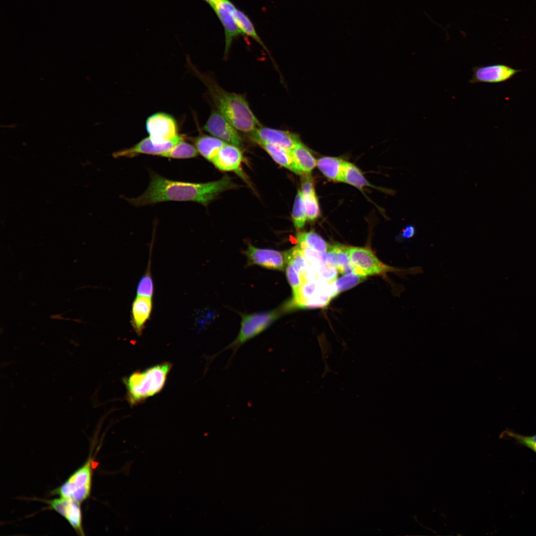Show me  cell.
Returning a JSON list of instances; mask_svg holds the SVG:
<instances>
[{
    "label": "cell",
    "mask_w": 536,
    "mask_h": 536,
    "mask_svg": "<svg viewBox=\"0 0 536 536\" xmlns=\"http://www.w3.org/2000/svg\"><path fill=\"white\" fill-rule=\"evenodd\" d=\"M500 437L513 440L516 444L528 448L536 454V434L530 436L523 435L512 429L507 428L501 433Z\"/></svg>",
    "instance_id": "obj_26"
},
{
    "label": "cell",
    "mask_w": 536,
    "mask_h": 536,
    "mask_svg": "<svg viewBox=\"0 0 536 536\" xmlns=\"http://www.w3.org/2000/svg\"><path fill=\"white\" fill-rule=\"evenodd\" d=\"M186 138V135L179 134L171 141L163 144L153 143L148 137L142 139L134 146L115 152L113 155L115 158H133L141 154L160 156L173 148L176 144Z\"/></svg>",
    "instance_id": "obj_13"
},
{
    "label": "cell",
    "mask_w": 536,
    "mask_h": 536,
    "mask_svg": "<svg viewBox=\"0 0 536 536\" xmlns=\"http://www.w3.org/2000/svg\"><path fill=\"white\" fill-rule=\"evenodd\" d=\"M290 151L298 167L304 174H310L316 166L317 161L310 149L301 142Z\"/></svg>",
    "instance_id": "obj_21"
},
{
    "label": "cell",
    "mask_w": 536,
    "mask_h": 536,
    "mask_svg": "<svg viewBox=\"0 0 536 536\" xmlns=\"http://www.w3.org/2000/svg\"><path fill=\"white\" fill-rule=\"evenodd\" d=\"M231 12L235 20L243 35H246L251 37L269 54V52L268 48L257 33L254 24L249 17L243 11L238 9L235 5L232 8Z\"/></svg>",
    "instance_id": "obj_22"
},
{
    "label": "cell",
    "mask_w": 536,
    "mask_h": 536,
    "mask_svg": "<svg viewBox=\"0 0 536 536\" xmlns=\"http://www.w3.org/2000/svg\"><path fill=\"white\" fill-rule=\"evenodd\" d=\"M250 134L251 139L257 144L267 143L290 151L301 142L297 134L287 131L262 126Z\"/></svg>",
    "instance_id": "obj_8"
},
{
    "label": "cell",
    "mask_w": 536,
    "mask_h": 536,
    "mask_svg": "<svg viewBox=\"0 0 536 536\" xmlns=\"http://www.w3.org/2000/svg\"><path fill=\"white\" fill-rule=\"evenodd\" d=\"M150 266L139 280L136 287V295L152 297L154 294V284L150 272Z\"/></svg>",
    "instance_id": "obj_30"
},
{
    "label": "cell",
    "mask_w": 536,
    "mask_h": 536,
    "mask_svg": "<svg viewBox=\"0 0 536 536\" xmlns=\"http://www.w3.org/2000/svg\"><path fill=\"white\" fill-rule=\"evenodd\" d=\"M298 245L319 252H326L329 245L320 235L314 231L299 233L296 237Z\"/></svg>",
    "instance_id": "obj_23"
},
{
    "label": "cell",
    "mask_w": 536,
    "mask_h": 536,
    "mask_svg": "<svg viewBox=\"0 0 536 536\" xmlns=\"http://www.w3.org/2000/svg\"><path fill=\"white\" fill-rule=\"evenodd\" d=\"M245 254L249 265H258L268 269L283 270L286 264L284 253L258 248L251 244H249Z\"/></svg>",
    "instance_id": "obj_14"
},
{
    "label": "cell",
    "mask_w": 536,
    "mask_h": 536,
    "mask_svg": "<svg viewBox=\"0 0 536 536\" xmlns=\"http://www.w3.org/2000/svg\"><path fill=\"white\" fill-rule=\"evenodd\" d=\"M188 61L193 72L206 87L217 111L237 130L250 134L261 126L243 95L225 90L210 74L201 73L189 59Z\"/></svg>",
    "instance_id": "obj_2"
},
{
    "label": "cell",
    "mask_w": 536,
    "mask_h": 536,
    "mask_svg": "<svg viewBox=\"0 0 536 536\" xmlns=\"http://www.w3.org/2000/svg\"><path fill=\"white\" fill-rule=\"evenodd\" d=\"M287 311L288 310L284 304L282 307L270 311L242 315L241 327L236 338L211 358L214 359L224 351L231 350V355L226 364L227 367L229 366L235 354L244 343L265 331Z\"/></svg>",
    "instance_id": "obj_4"
},
{
    "label": "cell",
    "mask_w": 536,
    "mask_h": 536,
    "mask_svg": "<svg viewBox=\"0 0 536 536\" xmlns=\"http://www.w3.org/2000/svg\"><path fill=\"white\" fill-rule=\"evenodd\" d=\"M292 219L297 229L303 228L307 219L304 198L300 190L297 192L295 198L292 211Z\"/></svg>",
    "instance_id": "obj_27"
},
{
    "label": "cell",
    "mask_w": 536,
    "mask_h": 536,
    "mask_svg": "<svg viewBox=\"0 0 536 536\" xmlns=\"http://www.w3.org/2000/svg\"><path fill=\"white\" fill-rule=\"evenodd\" d=\"M172 365L164 362L143 371H137L124 378L127 399L132 406L142 402L163 388Z\"/></svg>",
    "instance_id": "obj_3"
},
{
    "label": "cell",
    "mask_w": 536,
    "mask_h": 536,
    "mask_svg": "<svg viewBox=\"0 0 536 536\" xmlns=\"http://www.w3.org/2000/svg\"><path fill=\"white\" fill-rule=\"evenodd\" d=\"M286 272L287 278L293 291V298L291 300H295L298 296L302 280L299 273L289 264H287Z\"/></svg>",
    "instance_id": "obj_32"
},
{
    "label": "cell",
    "mask_w": 536,
    "mask_h": 536,
    "mask_svg": "<svg viewBox=\"0 0 536 536\" xmlns=\"http://www.w3.org/2000/svg\"><path fill=\"white\" fill-rule=\"evenodd\" d=\"M203 129L226 143L238 147L242 145V139L238 130L217 110L211 112Z\"/></svg>",
    "instance_id": "obj_10"
},
{
    "label": "cell",
    "mask_w": 536,
    "mask_h": 536,
    "mask_svg": "<svg viewBox=\"0 0 536 536\" xmlns=\"http://www.w3.org/2000/svg\"><path fill=\"white\" fill-rule=\"evenodd\" d=\"M234 5L230 0H220L210 5L224 28L225 57L229 52L233 40L240 35H244L232 14Z\"/></svg>",
    "instance_id": "obj_11"
},
{
    "label": "cell",
    "mask_w": 536,
    "mask_h": 536,
    "mask_svg": "<svg viewBox=\"0 0 536 536\" xmlns=\"http://www.w3.org/2000/svg\"><path fill=\"white\" fill-rule=\"evenodd\" d=\"M307 219L314 221L320 214V210L316 194L303 197Z\"/></svg>",
    "instance_id": "obj_31"
},
{
    "label": "cell",
    "mask_w": 536,
    "mask_h": 536,
    "mask_svg": "<svg viewBox=\"0 0 536 536\" xmlns=\"http://www.w3.org/2000/svg\"><path fill=\"white\" fill-rule=\"evenodd\" d=\"M152 297L136 295L131 308V325L138 335L142 334L152 310Z\"/></svg>",
    "instance_id": "obj_16"
},
{
    "label": "cell",
    "mask_w": 536,
    "mask_h": 536,
    "mask_svg": "<svg viewBox=\"0 0 536 536\" xmlns=\"http://www.w3.org/2000/svg\"><path fill=\"white\" fill-rule=\"evenodd\" d=\"M415 233V227L412 225H408L406 226L403 229H402L398 239L400 240L402 239H410L414 236Z\"/></svg>",
    "instance_id": "obj_35"
},
{
    "label": "cell",
    "mask_w": 536,
    "mask_h": 536,
    "mask_svg": "<svg viewBox=\"0 0 536 536\" xmlns=\"http://www.w3.org/2000/svg\"><path fill=\"white\" fill-rule=\"evenodd\" d=\"M345 161L335 157L326 156L319 158L317 165L320 171L328 179L343 182Z\"/></svg>",
    "instance_id": "obj_19"
},
{
    "label": "cell",
    "mask_w": 536,
    "mask_h": 536,
    "mask_svg": "<svg viewBox=\"0 0 536 536\" xmlns=\"http://www.w3.org/2000/svg\"><path fill=\"white\" fill-rule=\"evenodd\" d=\"M522 71V69H516L502 64L475 66L472 68V74L469 82L470 84L503 82L509 80Z\"/></svg>",
    "instance_id": "obj_9"
},
{
    "label": "cell",
    "mask_w": 536,
    "mask_h": 536,
    "mask_svg": "<svg viewBox=\"0 0 536 536\" xmlns=\"http://www.w3.org/2000/svg\"><path fill=\"white\" fill-rule=\"evenodd\" d=\"M145 129L151 141L156 144L166 143L179 134L175 118L164 112H157L149 116Z\"/></svg>",
    "instance_id": "obj_7"
},
{
    "label": "cell",
    "mask_w": 536,
    "mask_h": 536,
    "mask_svg": "<svg viewBox=\"0 0 536 536\" xmlns=\"http://www.w3.org/2000/svg\"><path fill=\"white\" fill-rule=\"evenodd\" d=\"M365 277L364 275L352 272L336 279L335 285L338 294L358 284L365 280Z\"/></svg>",
    "instance_id": "obj_29"
},
{
    "label": "cell",
    "mask_w": 536,
    "mask_h": 536,
    "mask_svg": "<svg viewBox=\"0 0 536 536\" xmlns=\"http://www.w3.org/2000/svg\"><path fill=\"white\" fill-rule=\"evenodd\" d=\"M258 144L278 164L295 174L301 175L304 174L298 167L291 151L267 143H259Z\"/></svg>",
    "instance_id": "obj_18"
},
{
    "label": "cell",
    "mask_w": 536,
    "mask_h": 536,
    "mask_svg": "<svg viewBox=\"0 0 536 536\" xmlns=\"http://www.w3.org/2000/svg\"><path fill=\"white\" fill-rule=\"evenodd\" d=\"M234 187L235 184L228 176L216 181L196 183L171 180L153 173L145 191L137 198L127 200L135 206L165 201H193L206 206L219 194Z\"/></svg>",
    "instance_id": "obj_1"
},
{
    "label": "cell",
    "mask_w": 536,
    "mask_h": 536,
    "mask_svg": "<svg viewBox=\"0 0 536 536\" xmlns=\"http://www.w3.org/2000/svg\"><path fill=\"white\" fill-rule=\"evenodd\" d=\"M242 159L243 155L239 147L226 143L219 150L211 162L220 170L239 173Z\"/></svg>",
    "instance_id": "obj_15"
},
{
    "label": "cell",
    "mask_w": 536,
    "mask_h": 536,
    "mask_svg": "<svg viewBox=\"0 0 536 536\" xmlns=\"http://www.w3.org/2000/svg\"><path fill=\"white\" fill-rule=\"evenodd\" d=\"M185 139L168 151L161 154L160 156L173 159H187L196 157L199 152L195 146L185 141Z\"/></svg>",
    "instance_id": "obj_25"
},
{
    "label": "cell",
    "mask_w": 536,
    "mask_h": 536,
    "mask_svg": "<svg viewBox=\"0 0 536 536\" xmlns=\"http://www.w3.org/2000/svg\"><path fill=\"white\" fill-rule=\"evenodd\" d=\"M343 182L352 185L360 190L365 186L373 187L355 165L346 161L344 165Z\"/></svg>",
    "instance_id": "obj_24"
},
{
    "label": "cell",
    "mask_w": 536,
    "mask_h": 536,
    "mask_svg": "<svg viewBox=\"0 0 536 536\" xmlns=\"http://www.w3.org/2000/svg\"><path fill=\"white\" fill-rule=\"evenodd\" d=\"M192 140L199 153L210 162L221 147L226 143L215 136L206 134L200 135Z\"/></svg>",
    "instance_id": "obj_20"
},
{
    "label": "cell",
    "mask_w": 536,
    "mask_h": 536,
    "mask_svg": "<svg viewBox=\"0 0 536 536\" xmlns=\"http://www.w3.org/2000/svg\"><path fill=\"white\" fill-rule=\"evenodd\" d=\"M320 279L328 282H334L337 279V269L328 265L316 268Z\"/></svg>",
    "instance_id": "obj_33"
},
{
    "label": "cell",
    "mask_w": 536,
    "mask_h": 536,
    "mask_svg": "<svg viewBox=\"0 0 536 536\" xmlns=\"http://www.w3.org/2000/svg\"><path fill=\"white\" fill-rule=\"evenodd\" d=\"M92 463L91 457H89L61 485L52 490L51 494L72 499L80 504L88 499L91 492Z\"/></svg>",
    "instance_id": "obj_6"
},
{
    "label": "cell",
    "mask_w": 536,
    "mask_h": 536,
    "mask_svg": "<svg viewBox=\"0 0 536 536\" xmlns=\"http://www.w3.org/2000/svg\"><path fill=\"white\" fill-rule=\"evenodd\" d=\"M297 246L307 262L312 266L318 268L328 265L326 252H319L308 247Z\"/></svg>",
    "instance_id": "obj_28"
},
{
    "label": "cell",
    "mask_w": 536,
    "mask_h": 536,
    "mask_svg": "<svg viewBox=\"0 0 536 536\" xmlns=\"http://www.w3.org/2000/svg\"><path fill=\"white\" fill-rule=\"evenodd\" d=\"M203 0L205 1V2H206L207 3H208L210 6L211 5L218 2V1H219L220 0Z\"/></svg>",
    "instance_id": "obj_36"
},
{
    "label": "cell",
    "mask_w": 536,
    "mask_h": 536,
    "mask_svg": "<svg viewBox=\"0 0 536 536\" xmlns=\"http://www.w3.org/2000/svg\"><path fill=\"white\" fill-rule=\"evenodd\" d=\"M301 181V192L303 197L315 194L314 182L310 174H304Z\"/></svg>",
    "instance_id": "obj_34"
},
{
    "label": "cell",
    "mask_w": 536,
    "mask_h": 536,
    "mask_svg": "<svg viewBox=\"0 0 536 536\" xmlns=\"http://www.w3.org/2000/svg\"><path fill=\"white\" fill-rule=\"evenodd\" d=\"M348 255L354 272L365 276L385 274L388 272L403 275L416 274L423 272L420 267L402 269L388 266L381 262L371 250L366 248L348 247Z\"/></svg>",
    "instance_id": "obj_5"
},
{
    "label": "cell",
    "mask_w": 536,
    "mask_h": 536,
    "mask_svg": "<svg viewBox=\"0 0 536 536\" xmlns=\"http://www.w3.org/2000/svg\"><path fill=\"white\" fill-rule=\"evenodd\" d=\"M45 502L48 504L50 508L63 517L78 535H85L82 526L80 503L72 499L63 497L47 500Z\"/></svg>",
    "instance_id": "obj_12"
},
{
    "label": "cell",
    "mask_w": 536,
    "mask_h": 536,
    "mask_svg": "<svg viewBox=\"0 0 536 536\" xmlns=\"http://www.w3.org/2000/svg\"><path fill=\"white\" fill-rule=\"evenodd\" d=\"M348 248L345 246L336 244L329 246L326 252L327 264L336 268L340 273L343 274L354 272L349 262Z\"/></svg>",
    "instance_id": "obj_17"
}]
</instances>
